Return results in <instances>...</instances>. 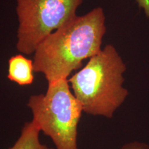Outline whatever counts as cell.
Wrapping results in <instances>:
<instances>
[{
    "mask_svg": "<svg viewBox=\"0 0 149 149\" xmlns=\"http://www.w3.org/2000/svg\"><path fill=\"white\" fill-rule=\"evenodd\" d=\"M105 22L101 7L74 17L37 46L33 57L34 71L44 74L48 83L68 79L81 68L84 60L102 50L107 31Z\"/></svg>",
    "mask_w": 149,
    "mask_h": 149,
    "instance_id": "6da1fadb",
    "label": "cell"
},
{
    "mask_svg": "<svg viewBox=\"0 0 149 149\" xmlns=\"http://www.w3.org/2000/svg\"><path fill=\"white\" fill-rule=\"evenodd\" d=\"M126 70L125 63L116 48L107 44L70 76L68 83L83 112L112 118L128 95L123 86Z\"/></svg>",
    "mask_w": 149,
    "mask_h": 149,
    "instance_id": "7a4b0ae2",
    "label": "cell"
},
{
    "mask_svg": "<svg viewBox=\"0 0 149 149\" xmlns=\"http://www.w3.org/2000/svg\"><path fill=\"white\" fill-rule=\"evenodd\" d=\"M27 107L33 122L51 137L56 149H78L77 128L83 109L68 79L48 83L46 93L32 95Z\"/></svg>",
    "mask_w": 149,
    "mask_h": 149,
    "instance_id": "3957f363",
    "label": "cell"
},
{
    "mask_svg": "<svg viewBox=\"0 0 149 149\" xmlns=\"http://www.w3.org/2000/svg\"><path fill=\"white\" fill-rule=\"evenodd\" d=\"M83 0H17L19 26L17 48L34 53L48 35L76 17Z\"/></svg>",
    "mask_w": 149,
    "mask_h": 149,
    "instance_id": "277c9868",
    "label": "cell"
},
{
    "mask_svg": "<svg viewBox=\"0 0 149 149\" xmlns=\"http://www.w3.org/2000/svg\"><path fill=\"white\" fill-rule=\"evenodd\" d=\"M8 79L19 86L32 84L34 81V64L31 60L21 54L8 59Z\"/></svg>",
    "mask_w": 149,
    "mask_h": 149,
    "instance_id": "5b68a950",
    "label": "cell"
},
{
    "mask_svg": "<svg viewBox=\"0 0 149 149\" xmlns=\"http://www.w3.org/2000/svg\"><path fill=\"white\" fill-rule=\"evenodd\" d=\"M40 130L33 121L25 122L19 137L9 149H54L40 142Z\"/></svg>",
    "mask_w": 149,
    "mask_h": 149,
    "instance_id": "8992f818",
    "label": "cell"
},
{
    "mask_svg": "<svg viewBox=\"0 0 149 149\" xmlns=\"http://www.w3.org/2000/svg\"><path fill=\"white\" fill-rule=\"evenodd\" d=\"M117 149H149V145L141 141H135L126 143L120 148Z\"/></svg>",
    "mask_w": 149,
    "mask_h": 149,
    "instance_id": "52a82bcc",
    "label": "cell"
},
{
    "mask_svg": "<svg viewBox=\"0 0 149 149\" xmlns=\"http://www.w3.org/2000/svg\"><path fill=\"white\" fill-rule=\"evenodd\" d=\"M139 8L144 10L145 15L149 18V0H136Z\"/></svg>",
    "mask_w": 149,
    "mask_h": 149,
    "instance_id": "ba28073f",
    "label": "cell"
}]
</instances>
